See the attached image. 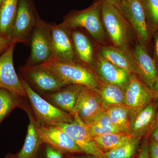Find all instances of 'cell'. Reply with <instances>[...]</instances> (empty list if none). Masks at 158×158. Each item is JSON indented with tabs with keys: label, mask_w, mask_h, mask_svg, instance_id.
<instances>
[{
	"label": "cell",
	"mask_w": 158,
	"mask_h": 158,
	"mask_svg": "<svg viewBox=\"0 0 158 158\" xmlns=\"http://www.w3.org/2000/svg\"><path fill=\"white\" fill-rule=\"evenodd\" d=\"M19 77L30 101L35 116L34 118L38 125L58 126L72 123L75 121L72 114L58 109L43 98L23 78Z\"/></svg>",
	"instance_id": "1"
},
{
	"label": "cell",
	"mask_w": 158,
	"mask_h": 158,
	"mask_svg": "<svg viewBox=\"0 0 158 158\" xmlns=\"http://www.w3.org/2000/svg\"><path fill=\"white\" fill-rule=\"evenodd\" d=\"M71 30L84 29L97 42L106 40V33L101 16V1H97L88 8L72 11L65 16L62 22Z\"/></svg>",
	"instance_id": "2"
},
{
	"label": "cell",
	"mask_w": 158,
	"mask_h": 158,
	"mask_svg": "<svg viewBox=\"0 0 158 158\" xmlns=\"http://www.w3.org/2000/svg\"><path fill=\"white\" fill-rule=\"evenodd\" d=\"M101 1V16L106 34L115 46L129 49L133 30L115 6Z\"/></svg>",
	"instance_id": "3"
},
{
	"label": "cell",
	"mask_w": 158,
	"mask_h": 158,
	"mask_svg": "<svg viewBox=\"0 0 158 158\" xmlns=\"http://www.w3.org/2000/svg\"><path fill=\"white\" fill-rule=\"evenodd\" d=\"M42 65L68 85L95 89L100 83L93 71L77 62L67 63L52 59Z\"/></svg>",
	"instance_id": "4"
},
{
	"label": "cell",
	"mask_w": 158,
	"mask_h": 158,
	"mask_svg": "<svg viewBox=\"0 0 158 158\" xmlns=\"http://www.w3.org/2000/svg\"><path fill=\"white\" fill-rule=\"evenodd\" d=\"M40 17L33 0H19L16 17L8 37L10 44H30L32 33Z\"/></svg>",
	"instance_id": "5"
},
{
	"label": "cell",
	"mask_w": 158,
	"mask_h": 158,
	"mask_svg": "<svg viewBox=\"0 0 158 158\" xmlns=\"http://www.w3.org/2000/svg\"><path fill=\"white\" fill-rule=\"evenodd\" d=\"M52 25L38 18L30 40L31 54L26 65H41L52 59Z\"/></svg>",
	"instance_id": "6"
},
{
	"label": "cell",
	"mask_w": 158,
	"mask_h": 158,
	"mask_svg": "<svg viewBox=\"0 0 158 158\" xmlns=\"http://www.w3.org/2000/svg\"><path fill=\"white\" fill-rule=\"evenodd\" d=\"M119 11L131 27L138 43L146 48L151 37L141 0H119Z\"/></svg>",
	"instance_id": "7"
},
{
	"label": "cell",
	"mask_w": 158,
	"mask_h": 158,
	"mask_svg": "<svg viewBox=\"0 0 158 158\" xmlns=\"http://www.w3.org/2000/svg\"><path fill=\"white\" fill-rule=\"evenodd\" d=\"M105 111L96 89L84 87L77 100L73 116L78 118L84 124H89Z\"/></svg>",
	"instance_id": "8"
},
{
	"label": "cell",
	"mask_w": 158,
	"mask_h": 158,
	"mask_svg": "<svg viewBox=\"0 0 158 158\" xmlns=\"http://www.w3.org/2000/svg\"><path fill=\"white\" fill-rule=\"evenodd\" d=\"M158 104V102L156 100L144 106L131 109L130 127L132 137L149 138L151 133L155 128Z\"/></svg>",
	"instance_id": "9"
},
{
	"label": "cell",
	"mask_w": 158,
	"mask_h": 158,
	"mask_svg": "<svg viewBox=\"0 0 158 158\" xmlns=\"http://www.w3.org/2000/svg\"><path fill=\"white\" fill-rule=\"evenodd\" d=\"M21 71L24 76L34 87L46 94L53 93L69 85L42 64L26 65L22 67Z\"/></svg>",
	"instance_id": "10"
},
{
	"label": "cell",
	"mask_w": 158,
	"mask_h": 158,
	"mask_svg": "<svg viewBox=\"0 0 158 158\" xmlns=\"http://www.w3.org/2000/svg\"><path fill=\"white\" fill-rule=\"evenodd\" d=\"M52 59L62 62H77L71 30L63 23L52 25Z\"/></svg>",
	"instance_id": "11"
},
{
	"label": "cell",
	"mask_w": 158,
	"mask_h": 158,
	"mask_svg": "<svg viewBox=\"0 0 158 158\" xmlns=\"http://www.w3.org/2000/svg\"><path fill=\"white\" fill-rule=\"evenodd\" d=\"M15 44H10L0 56V88L20 97H27L20 77L15 69L13 53Z\"/></svg>",
	"instance_id": "12"
},
{
	"label": "cell",
	"mask_w": 158,
	"mask_h": 158,
	"mask_svg": "<svg viewBox=\"0 0 158 158\" xmlns=\"http://www.w3.org/2000/svg\"><path fill=\"white\" fill-rule=\"evenodd\" d=\"M37 130L43 143L63 153H84L73 139L57 126L37 124Z\"/></svg>",
	"instance_id": "13"
},
{
	"label": "cell",
	"mask_w": 158,
	"mask_h": 158,
	"mask_svg": "<svg viewBox=\"0 0 158 158\" xmlns=\"http://www.w3.org/2000/svg\"><path fill=\"white\" fill-rule=\"evenodd\" d=\"M72 123L57 126L69 135L81 148L84 153L95 156L99 158H106L104 152L98 146L90 135L85 125L77 117H74Z\"/></svg>",
	"instance_id": "14"
},
{
	"label": "cell",
	"mask_w": 158,
	"mask_h": 158,
	"mask_svg": "<svg viewBox=\"0 0 158 158\" xmlns=\"http://www.w3.org/2000/svg\"><path fill=\"white\" fill-rule=\"evenodd\" d=\"M92 70L100 81L117 85L124 90L131 77V75L126 71L114 65L98 54Z\"/></svg>",
	"instance_id": "15"
},
{
	"label": "cell",
	"mask_w": 158,
	"mask_h": 158,
	"mask_svg": "<svg viewBox=\"0 0 158 158\" xmlns=\"http://www.w3.org/2000/svg\"><path fill=\"white\" fill-rule=\"evenodd\" d=\"M156 100L154 91L142 81L136 75H131L125 90V105L131 109L144 106Z\"/></svg>",
	"instance_id": "16"
},
{
	"label": "cell",
	"mask_w": 158,
	"mask_h": 158,
	"mask_svg": "<svg viewBox=\"0 0 158 158\" xmlns=\"http://www.w3.org/2000/svg\"><path fill=\"white\" fill-rule=\"evenodd\" d=\"M131 53L136 64L137 76L153 90L158 77L154 60L148 52L147 49L138 42L136 43Z\"/></svg>",
	"instance_id": "17"
},
{
	"label": "cell",
	"mask_w": 158,
	"mask_h": 158,
	"mask_svg": "<svg viewBox=\"0 0 158 158\" xmlns=\"http://www.w3.org/2000/svg\"><path fill=\"white\" fill-rule=\"evenodd\" d=\"M84 87L81 85H69L53 93L46 94L44 97L56 107L73 116L77 100Z\"/></svg>",
	"instance_id": "18"
},
{
	"label": "cell",
	"mask_w": 158,
	"mask_h": 158,
	"mask_svg": "<svg viewBox=\"0 0 158 158\" xmlns=\"http://www.w3.org/2000/svg\"><path fill=\"white\" fill-rule=\"evenodd\" d=\"M99 55L114 65L137 75V68L132 53L129 49L115 46H104L99 48Z\"/></svg>",
	"instance_id": "19"
},
{
	"label": "cell",
	"mask_w": 158,
	"mask_h": 158,
	"mask_svg": "<svg viewBox=\"0 0 158 158\" xmlns=\"http://www.w3.org/2000/svg\"><path fill=\"white\" fill-rule=\"evenodd\" d=\"M71 35L76 61L92 70L94 58L93 46L90 39L79 29L71 30Z\"/></svg>",
	"instance_id": "20"
},
{
	"label": "cell",
	"mask_w": 158,
	"mask_h": 158,
	"mask_svg": "<svg viewBox=\"0 0 158 158\" xmlns=\"http://www.w3.org/2000/svg\"><path fill=\"white\" fill-rule=\"evenodd\" d=\"M26 112L30 119L27 136L22 148L19 152L14 155V158H37L39 148L43 144L34 116L28 109Z\"/></svg>",
	"instance_id": "21"
},
{
	"label": "cell",
	"mask_w": 158,
	"mask_h": 158,
	"mask_svg": "<svg viewBox=\"0 0 158 158\" xmlns=\"http://www.w3.org/2000/svg\"><path fill=\"white\" fill-rule=\"evenodd\" d=\"M19 0H4L0 5V36L8 38L17 14Z\"/></svg>",
	"instance_id": "22"
},
{
	"label": "cell",
	"mask_w": 158,
	"mask_h": 158,
	"mask_svg": "<svg viewBox=\"0 0 158 158\" xmlns=\"http://www.w3.org/2000/svg\"><path fill=\"white\" fill-rule=\"evenodd\" d=\"M95 89L105 110L113 106L125 105V90L119 86L100 82Z\"/></svg>",
	"instance_id": "23"
},
{
	"label": "cell",
	"mask_w": 158,
	"mask_h": 158,
	"mask_svg": "<svg viewBox=\"0 0 158 158\" xmlns=\"http://www.w3.org/2000/svg\"><path fill=\"white\" fill-rule=\"evenodd\" d=\"M131 108L125 105L110 107L106 110L112 123L121 132L131 135L130 118Z\"/></svg>",
	"instance_id": "24"
},
{
	"label": "cell",
	"mask_w": 158,
	"mask_h": 158,
	"mask_svg": "<svg viewBox=\"0 0 158 158\" xmlns=\"http://www.w3.org/2000/svg\"><path fill=\"white\" fill-rule=\"evenodd\" d=\"M127 133H110L94 138L98 146L103 152H107L120 146L132 138Z\"/></svg>",
	"instance_id": "25"
},
{
	"label": "cell",
	"mask_w": 158,
	"mask_h": 158,
	"mask_svg": "<svg viewBox=\"0 0 158 158\" xmlns=\"http://www.w3.org/2000/svg\"><path fill=\"white\" fill-rule=\"evenodd\" d=\"M21 97L11 91L0 88V123L15 108H21L25 110Z\"/></svg>",
	"instance_id": "26"
},
{
	"label": "cell",
	"mask_w": 158,
	"mask_h": 158,
	"mask_svg": "<svg viewBox=\"0 0 158 158\" xmlns=\"http://www.w3.org/2000/svg\"><path fill=\"white\" fill-rule=\"evenodd\" d=\"M85 125L93 138L110 133L121 132L112 123L106 110L92 123Z\"/></svg>",
	"instance_id": "27"
},
{
	"label": "cell",
	"mask_w": 158,
	"mask_h": 158,
	"mask_svg": "<svg viewBox=\"0 0 158 158\" xmlns=\"http://www.w3.org/2000/svg\"><path fill=\"white\" fill-rule=\"evenodd\" d=\"M142 138L141 137H133L124 144L105 152L106 158H132L139 150Z\"/></svg>",
	"instance_id": "28"
},
{
	"label": "cell",
	"mask_w": 158,
	"mask_h": 158,
	"mask_svg": "<svg viewBox=\"0 0 158 158\" xmlns=\"http://www.w3.org/2000/svg\"><path fill=\"white\" fill-rule=\"evenodd\" d=\"M148 26L150 37L158 31V0H141Z\"/></svg>",
	"instance_id": "29"
},
{
	"label": "cell",
	"mask_w": 158,
	"mask_h": 158,
	"mask_svg": "<svg viewBox=\"0 0 158 158\" xmlns=\"http://www.w3.org/2000/svg\"><path fill=\"white\" fill-rule=\"evenodd\" d=\"M140 144L137 158H151L148 150L149 138H144Z\"/></svg>",
	"instance_id": "30"
},
{
	"label": "cell",
	"mask_w": 158,
	"mask_h": 158,
	"mask_svg": "<svg viewBox=\"0 0 158 158\" xmlns=\"http://www.w3.org/2000/svg\"><path fill=\"white\" fill-rule=\"evenodd\" d=\"M63 156L64 153L46 144V158H63Z\"/></svg>",
	"instance_id": "31"
},
{
	"label": "cell",
	"mask_w": 158,
	"mask_h": 158,
	"mask_svg": "<svg viewBox=\"0 0 158 158\" xmlns=\"http://www.w3.org/2000/svg\"><path fill=\"white\" fill-rule=\"evenodd\" d=\"M148 150L151 158H158V144L149 139Z\"/></svg>",
	"instance_id": "32"
},
{
	"label": "cell",
	"mask_w": 158,
	"mask_h": 158,
	"mask_svg": "<svg viewBox=\"0 0 158 158\" xmlns=\"http://www.w3.org/2000/svg\"><path fill=\"white\" fill-rule=\"evenodd\" d=\"M154 48L153 59L158 72V31L154 35Z\"/></svg>",
	"instance_id": "33"
},
{
	"label": "cell",
	"mask_w": 158,
	"mask_h": 158,
	"mask_svg": "<svg viewBox=\"0 0 158 158\" xmlns=\"http://www.w3.org/2000/svg\"><path fill=\"white\" fill-rule=\"evenodd\" d=\"M10 45V44L8 38L0 36V52L6 50Z\"/></svg>",
	"instance_id": "34"
},
{
	"label": "cell",
	"mask_w": 158,
	"mask_h": 158,
	"mask_svg": "<svg viewBox=\"0 0 158 158\" xmlns=\"http://www.w3.org/2000/svg\"><path fill=\"white\" fill-rule=\"evenodd\" d=\"M64 155L67 158H99L95 156L85 153L82 154L81 155H76L74 154L70 153H64Z\"/></svg>",
	"instance_id": "35"
},
{
	"label": "cell",
	"mask_w": 158,
	"mask_h": 158,
	"mask_svg": "<svg viewBox=\"0 0 158 158\" xmlns=\"http://www.w3.org/2000/svg\"><path fill=\"white\" fill-rule=\"evenodd\" d=\"M149 139L158 144V127L154 129L150 135Z\"/></svg>",
	"instance_id": "36"
},
{
	"label": "cell",
	"mask_w": 158,
	"mask_h": 158,
	"mask_svg": "<svg viewBox=\"0 0 158 158\" xmlns=\"http://www.w3.org/2000/svg\"><path fill=\"white\" fill-rule=\"evenodd\" d=\"M115 6L119 10V3L118 0H101Z\"/></svg>",
	"instance_id": "37"
},
{
	"label": "cell",
	"mask_w": 158,
	"mask_h": 158,
	"mask_svg": "<svg viewBox=\"0 0 158 158\" xmlns=\"http://www.w3.org/2000/svg\"><path fill=\"white\" fill-rule=\"evenodd\" d=\"M153 90H154L155 93L156 100L158 102V77L154 85Z\"/></svg>",
	"instance_id": "38"
},
{
	"label": "cell",
	"mask_w": 158,
	"mask_h": 158,
	"mask_svg": "<svg viewBox=\"0 0 158 158\" xmlns=\"http://www.w3.org/2000/svg\"><path fill=\"white\" fill-rule=\"evenodd\" d=\"M158 127V104L156 113L155 128Z\"/></svg>",
	"instance_id": "39"
},
{
	"label": "cell",
	"mask_w": 158,
	"mask_h": 158,
	"mask_svg": "<svg viewBox=\"0 0 158 158\" xmlns=\"http://www.w3.org/2000/svg\"><path fill=\"white\" fill-rule=\"evenodd\" d=\"M4 158H14V155L11 154H8Z\"/></svg>",
	"instance_id": "40"
},
{
	"label": "cell",
	"mask_w": 158,
	"mask_h": 158,
	"mask_svg": "<svg viewBox=\"0 0 158 158\" xmlns=\"http://www.w3.org/2000/svg\"><path fill=\"white\" fill-rule=\"evenodd\" d=\"M3 1H4V0H0V5H1V4L2 2Z\"/></svg>",
	"instance_id": "41"
},
{
	"label": "cell",
	"mask_w": 158,
	"mask_h": 158,
	"mask_svg": "<svg viewBox=\"0 0 158 158\" xmlns=\"http://www.w3.org/2000/svg\"><path fill=\"white\" fill-rule=\"evenodd\" d=\"M118 3H119V0H118Z\"/></svg>",
	"instance_id": "42"
}]
</instances>
